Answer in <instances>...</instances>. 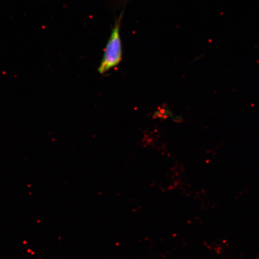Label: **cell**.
<instances>
[{"label": "cell", "instance_id": "1", "mask_svg": "<svg viewBox=\"0 0 259 259\" xmlns=\"http://www.w3.org/2000/svg\"><path fill=\"white\" fill-rule=\"evenodd\" d=\"M121 17L116 21V25L111 32V37L107 44L104 54L99 67L98 71L100 74H104L108 70L114 67L122 60V45L119 34Z\"/></svg>", "mask_w": 259, "mask_h": 259}]
</instances>
